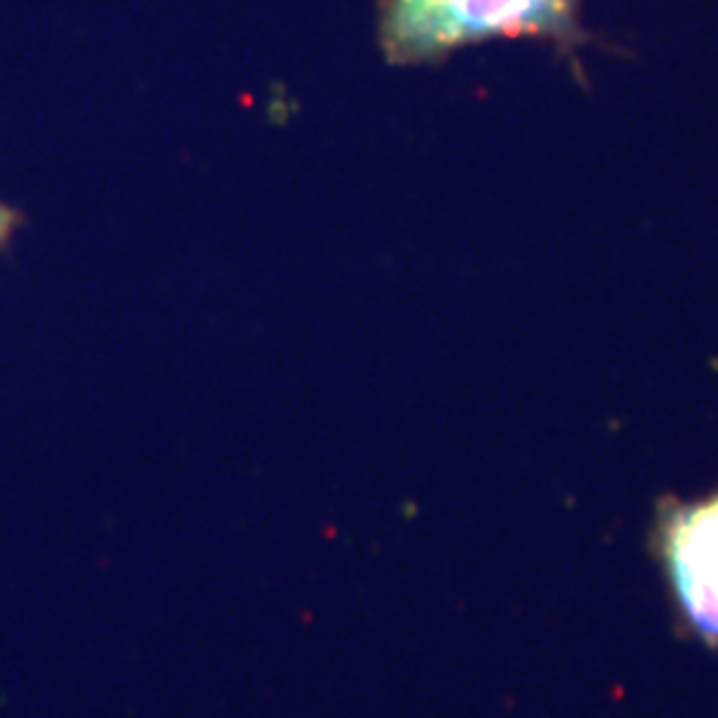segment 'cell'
<instances>
[{
	"mask_svg": "<svg viewBox=\"0 0 718 718\" xmlns=\"http://www.w3.org/2000/svg\"><path fill=\"white\" fill-rule=\"evenodd\" d=\"M22 224V215L19 211H13L11 205H3L0 202V251L8 245V239L13 237V232Z\"/></svg>",
	"mask_w": 718,
	"mask_h": 718,
	"instance_id": "cell-3",
	"label": "cell"
},
{
	"mask_svg": "<svg viewBox=\"0 0 718 718\" xmlns=\"http://www.w3.org/2000/svg\"><path fill=\"white\" fill-rule=\"evenodd\" d=\"M580 11L583 0H380L378 43L389 64L415 67L495 38L540 40L583 80L580 48L593 38Z\"/></svg>",
	"mask_w": 718,
	"mask_h": 718,
	"instance_id": "cell-1",
	"label": "cell"
},
{
	"mask_svg": "<svg viewBox=\"0 0 718 718\" xmlns=\"http://www.w3.org/2000/svg\"><path fill=\"white\" fill-rule=\"evenodd\" d=\"M652 548L684 628L718 649V490L657 503Z\"/></svg>",
	"mask_w": 718,
	"mask_h": 718,
	"instance_id": "cell-2",
	"label": "cell"
}]
</instances>
